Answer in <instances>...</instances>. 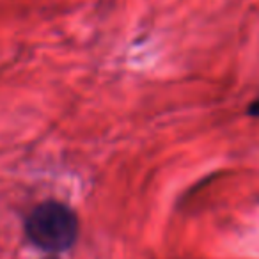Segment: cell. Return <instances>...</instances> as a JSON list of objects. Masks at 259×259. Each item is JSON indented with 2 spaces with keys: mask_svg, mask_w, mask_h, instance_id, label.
Returning <instances> with one entry per match:
<instances>
[{
  "mask_svg": "<svg viewBox=\"0 0 259 259\" xmlns=\"http://www.w3.org/2000/svg\"><path fill=\"white\" fill-rule=\"evenodd\" d=\"M25 234L30 243L41 250L61 254L69 250L78 240V215L64 202L45 201L29 213L25 220Z\"/></svg>",
  "mask_w": 259,
  "mask_h": 259,
  "instance_id": "cell-1",
  "label": "cell"
},
{
  "mask_svg": "<svg viewBox=\"0 0 259 259\" xmlns=\"http://www.w3.org/2000/svg\"><path fill=\"white\" fill-rule=\"evenodd\" d=\"M247 114H248V117L259 119V100H254L250 105H248V107H247Z\"/></svg>",
  "mask_w": 259,
  "mask_h": 259,
  "instance_id": "cell-2",
  "label": "cell"
},
{
  "mask_svg": "<svg viewBox=\"0 0 259 259\" xmlns=\"http://www.w3.org/2000/svg\"><path fill=\"white\" fill-rule=\"evenodd\" d=\"M48 259H55V257H48Z\"/></svg>",
  "mask_w": 259,
  "mask_h": 259,
  "instance_id": "cell-3",
  "label": "cell"
}]
</instances>
